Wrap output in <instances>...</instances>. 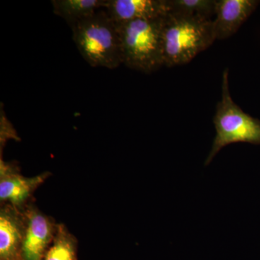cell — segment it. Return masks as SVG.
<instances>
[{
  "instance_id": "cell-1",
  "label": "cell",
  "mask_w": 260,
  "mask_h": 260,
  "mask_svg": "<svg viewBox=\"0 0 260 260\" xmlns=\"http://www.w3.org/2000/svg\"><path fill=\"white\" fill-rule=\"evenodd\" d=\"M215 40L213 20L167 13L162 23L164 65L187 64Z\"/></svg>"
},
{
  "instance_id": "cell-2",
  "label": "cell",
  "mask_w": 260,
  "mask_h": 260,
  "mask_svg": "<svg viewBox=\"0 0 260 260\" xmlns=\"http://www.w3.org/2000/svg\"><path fill=\"white\" fill-rule=\"evenodd\" d=\"M71 28L75 45L90 66L113 70L122 64L117 27L104 8Z\"/></svg>"
},
{
  "instance_id": "cell-3",
  "label": "cell",
  "mask_w": 260,
  "mask_h": 260,
  "mask_svg": "<svg viewBox=\"0 0 260 260\" xmlns=\"http://www.w3.org/2000/svg\"><path fill=\"white\" fill-rule=\"evenodd\" d=\"M162 23L164 16L116 23L122 64L146 74L164 66Z\"/></svg>"
},
{
  "instance_id": "cell-4",
  "label": "cell",
  "mask_w": 260,
  "mask_h": 260,
  "mask_svg": "<svg viewBox=\"0 0 260 260\" xmlns=\"http://www.w3.org/2000/svg\"><path fill=\"white\" fill-rule=\"evenodd\" d=\"M229 73L228 68L223 71L221 99L217 104L213 117L216 135L205 166L209 165L227 145L238 143L260 145V120L244 112L233 100L229 90Z\"/></svg>"
},
{
  "instance_id": "cell-5",
  "label": "cell",
  "mask_w": 260,
  "mask_h": 260,
  "mask_svg": "<svg viewBox=\"0 0 260 260\" xmlns=\"http://www.w3.org/2000/svg\"><path fill=\"white\" fill-rule=\"evenodd\" d=\"M24 235L22 260H42L55 236L58 223L30 203L23 210Z\"/></svg>"
},
{
  "instance_id": "cell-6",
  "label": "cell",
  "mask_w": 260,
  "mask_h": 260,
  "mask_svg": "<svg viewBox=\"0 0 260 260\" xmlns=\"http://www.w3.org/2000/svg\"><path fill=\"white\" fill-rule=\"evenodd\" d=\"M51 173L45 172L32 177L22 175L16 166L0 160V203L20 211L32 203V194L42 185Z\"/></svg>"
},
{
  "instance_id": "cell-7",
  "label": "cell",
  "mask_w": 260,
  "mask_h": 260,
  "mask_svg": "<svg viewBox=\"0 0 260 260\" xmlns=\"http://www.w3.org/2000/svg\"><path fill=\"white\" fill-rule=\"evenodd\" d=\"M259 3L256 0H216L213 20L216 40H224L234 35Z\"/></svg>"
},
{
  "instance_id": "cell-8",
  "label": "cell",
  "mask_w": 260,
  "mask_h": 260,
  "mask_svg": "<svg viewBox=\"0 0 260 260\" xmlns=\"http://www.w3.org/2000/svg\"><path fill=\"white\" fill-rule=\"evenodd\" d=\"M23 211L9 205L0 208V260H22L24 235Z\"/></svg>"
},
{
  "instance_id": "cell-9",
  "label": "cell",
  "mask_w": 260,
  "mask_h": 260,
  "mask_svg": "<svg viewBox=\"0 0 260 260\" xmlns=\"http://www.w3.org/2000/svg\"><path fill=\"white\" fill-rule=\"evenodd\" d=\"M104 9L115 23L160 18L168 13L167 0H107Z\"/></svg>"
},
{
  "instance_id": "cell-10",
  "label": "cell",
  "mask_w": 260,
  "mask_h": 260,
  "mask_svg": "<svg viewBox=\"0 0 260 260\" xmlns=\"http://www.w3.org/2000/svg\"><path fill=\"white\" fill-rule=\"evenodd\" d=\"M51 3L55 15L71 27L105 8L107 0H52Z\"/></svg>"
},
{
  "instance_id": "cell-11",
  "label": "cell",
  "mask_w": 260,
  "mask_h": 260,
  "mask_svg": "<svg viewBox=\"0 0 260 260\" xmlns=\"http://www.w3.org/2000/svg\"><path fill=\"white\" fill-rule=\"evenodd\" d=\"M76 238L63 223L57 229L50 246L42 260H78Z\"/></svg>"
},
{
  "instance_id": "cell-12",
  "label": "cell",
  "mask_w": 260,
  "mask_h": 260,
  "mask_svg": "<svg viewBox=\"0 0 260 260\" xmlns=\"http://www.w3.org/2000/svg\"><path fill=\"white\" fill-rule=\"evenodd\" d=\"M168 13L213 20L216 0H167Z\"/></svg>"
}]
</instances>
